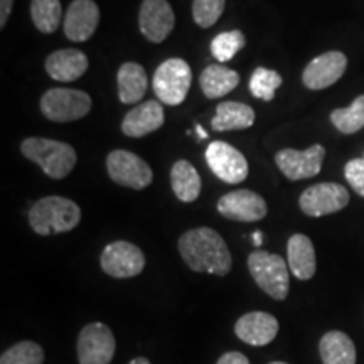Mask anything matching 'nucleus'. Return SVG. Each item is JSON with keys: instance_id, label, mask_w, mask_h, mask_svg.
Wrapping results in <instances>:
<instances>
[{"instance_id": "1", "label": "nucleus", "mask_w": 364, "mask_h": 364, "mask_svg": "<svg viewBox=\"0 0 364 364\" xmlns=\"http://www.w3.org/2000/svg\"><path fill=\"white\" fill-rule=\"evenodd\" d=\"M179 253L193 272L225 277L231 272L233 258L226 241L213 228H194L179 238Z\"/></svg>"}, {"instance_id": "2", "label": "nucleus", "mask_w": 364, "mask_h": 364, "mask_svg": "<svg viewBox=\"0 0 364 364\" xmlns=\"http://www.w3.org/2000/svg\"><path fill=\"white\" fill-rule=\"evenodd\" d=\"M81 221L78 204L63 196H48L39 199L29 211V225L41 236L68 233Z\"/></svg>"}, {"instance_id": "3", "label": "nucleus", "mask_w": 364, "mask_h": 364, "mask_svg": "<svg viewBox=\"0 0 364 364\" xmlns=\"http://www.w3.org/2000/svg\"><path fill=\"white\" fill-rule=\"evenodd\" d=\"M21 152L31 162L38 164L46 176L56 181L70 176L78 161V156L70 144L41 136L26 139L21 144Z\"/></svg>"}, {"instance_id": "4", "label": "nucleus", "mask_w": 364, "mask_h": 364, "mask_svg": "<svg viewBox=\"0 0 364 364\" xmlns=\"http://www.w3.org/2000/svg\"><path fill=\"white\" fill-rule=\"evenodd\" d=\"M248 270L257 285L275 300H285L290 290L289 263L280 255L263 252L250 253Z\"/></svg>"}, {"instance_id": "5", "label": "nucleus", "mask_w": 364, "mask_h": 364, "mask_svg": "<svg viewBox=\"0 0 364 364\" xmlns=\"http://www.w3.org/2000/svg\"><path fill=\"white\" fill-rule=\"evenodd\" d=\"M191 81H193V71L188 63L181 58H171L154 73V93L161 103L177 107L188 97Z\"/></svg>"}, {"instance_id": "6", "label": "nucleus", "mask_w": 364, "mask_h": 364, "mask_svg": "<svg viewBox=\"0 0 364 364\" xmlns=\"http://www.w3.org/2000/svg\"><path fill=\"white\" fill-rule=\"evenodd\" d=\"M91 97L81 90L51 88L41 98V112L51 122L68 124L86 117L91 110Z\"/></svg>"}, {"instance_id": "7", "label": "nucleus", "mask_w": 364, "mask_h": 364, "mask_svg": "<svg viewBox=\"0 0 364 364\" xmlns=\"http://www.w3.org/2000/svg\"><path fill=\"white\" fill-rule=\"evenodd\" d=\"M107 172L115 184L135 191L149 188L154 179L152 169L142 157L122 149L108 154Z\"/></svg>"}, {"instance_id": "8", "label": "nucleus", "mask_w": 364, "mask_h": 364, "mask_svg": "<svg viewBox=\"0 0 364 364\" xmlns=\"http://www.w3.org/2000/svg\"><path fill=\"white\" fill-rule=\"evenodd\" d=\"M100 265L113 279H132L140 275L145 268V255L130 241H113L102 252Z\"/></svg>"}, {"instance_id": "9", "label": "nucleus", "mask_w": 364, "mask_h": 364, "mask_svg": "<svg viewBox=\"0 0 364 364\" xmlns=\"http://www.w3.org/2000/svg\"><path fill=\"white\" fill-rule=\"evenodd\" d=\"M349 204V193L338 182H321L300 194L299 206L304 215L321 218L334 215Z\"/></svg>"}, {"instance_id": "10", "label": "nucleus", "mask_w": 364, "mask_h": 364, "mask_svg": "<svg viewBox=\"0 0 364 364\" xmlns=\"http://www.w3.org/2000/svg\"><path fill=\"white\" fill-rule=\"evenodd\" d=\"M117 351V341L110 327L91 322L78 336L80 364H110Z\"/></svg>"}, {"instance_id": "11", "label": "nucleus", "mask_w": 364, "mask_h": 364, "mask_svg": "<svg viewBox=\"0 0 364 364\" xmlns=\"http://www.w3.org/2000/svg\"><path fill=\"white\" fill-rule=\"evenodd\" d=\"M326 159V149L321 144H314L307 150L282 149L277 152L275 164L287 179L302 181L316 177L322 169Z\"/></svg>"}, {"instance_id": "12", "label": "nucleus", "mask_w": 364, "mask_h": 364, "mask_svg": "<svg viewBox=\"0 0 364 364\" xmlns=\"http://www.w3.org/2000/svg\"><path fill=\"white\" fill-rule=\"evenodd\" d=\"M206 162L218 179L226 184H240L248 176V162L233 145L215 140L206 149Z\"/></svg>"}, {"instance_id": "13", "label": "nucleus", "mask_w": 364, "mask_h": 364, "mask_svg": "<svg viewBox=\"0 0 364 364\" xmlns=\"http://www.w3.org/2000/svg\"><path fill=\"white\" fill-rule=\"evenodd\" d=\"M218 213L231 221L255 223L267 216L268 206L265 199L255 191L236 189L220 198Z\"/></svg>"}, {"instance_id": "14", "label": "nucleus", "mask_w": 364, "mask_h": 364, "mask_svg": "<svg viewBox=\"0 0 364 364\" xmlns=\"http://www.w3.org/2000/svg\"><path fill=\"white\" fill-rule=\"evenodd\" d=\"M176 16L167 0H144L139 11V27L145 39L161 44L174 31Z\"/></svg>"}, {"instance_id": "15", "label": "nucleus", "mask_w": 364, "mask_h": 364, "mask_svg": "<svg viewBox=\"0 0 364 364\" xmlns=\"http://www.w3.org/2000/svg\"><path fill=\"white\" fill-rule=\"evenodd\" d=\"M348 70V58L341 51H329L314 58L302 73V83L312 91L326 90L338 83Z\"/></svg>"}, {"instance_id": "16", "label": "nucleus", "mask_w": 364, "mask_h": 364, "mask_svg": "<svg viewBox=\"0 0 364 364\" xmlns=\"http://www.w3.org/2000/svg\"><path fill=\"white\" fill-rule=\"evenodd\" d=\"M100 22V9L93 0H73L65 16L66 38L75 43H85L95 34Z\"/></svg>"}, {"instance_id": "17", "label": "nucleus", "mask_w": 364, "mask_h": 364, "mask_svg": "<svg viewBox=\"0 0 364 364\" xmlns=\"http://www.w3.org/2000/svg\"><path fill=\"white\" fill-rule=\"evenodd\" d=\"M280 324L277 317L268 312H248L241 316L235 324V334L238 339L255 348L270 344L279 334Z\"/></svg>"}, {"instance_id": "18", "label": "nucleus", "mask_w": 364, "mask_h": 364, "mask_svg": "<svg viewBox=\"0 0 364 364\" xmlns=\"http://www.w3.org/2000/svg\"><path fill=\"white\" fill-rule=\"evenodd\" d=\"M164 107L156 100H149L136 105L135 108L127 113L122 122V132L132 139H142V136L152 134L164 125Z\"/></svg>"}, {"instance_id": "19", "label": "nucleus", "mask_w": 364, "mask_h": 364, "mask_svg": "<svg viewBox=\"0 0 364 364\" xmlns=\"http://www.w3.org/2000/svg\"><path fill=\"white\" fill-rule=\"evenodd\" d=\"M88 56L80 49H59L49 54L44 63L46 73L61 83L80 80L88 71Z\"/></svg>"}, {"instance_id": "20", "label": "nucleus", "mask_w": 364, "mask_h": 364, "mask_svg": "<svg viewBox=\"0 0 364 364\" xmlns=\"http://www.w3.org/2000/svg\"><path fill=\"white\" fill-rule=\"evenodd\" d=\"M287 258H289V268L295 279L311 280L316 275V250L309 236L300 233L290 236L287 243Z\"/></svg>"}, {"instance_id": "21", "label": "nucleus", "mask_w": 364, "mask_h": 364, "mask_svg": "<svg viewBox=\"0 0 364 364\" xmlns=\"http://www.w3.org/2000/svg\"><path fill=\"white\" fill-rule=\"evenodd\" d=\"M118 98L122 103L134 105L142 102L147 93L149 78L147 73L139 63H124L118 70Z\"/></svg>"}, {"instance_id": "22", "label": "nucleus", "mask_w": 364, "mask_h": 364, "mask_svg": "<svg viewBox=\"0 0 364 364\" xmlns=\"http://www.w3.org/2000/svg\"><path fill=\"white\" fill-rule=\"evenodd\" d=\"M255 124V110L247 103L223 102L218 105L211 127L216 132L247 130Z\"/></svg>"}, {"instance_id": "23", "label": "nucleus", "mask_w": 364, "mask_h": 364, "mask_svg": "<svg viewBox=\"0 0 364 364\" xmlns=\"http://www.w3.org/2000/svg\"><path fill=\"white\" fill-rule=\"evenodd\" d=\"M318 353L324 364H356V346L341 331L326 332L318 343Z\"/></svg>"}, {"instance_id": "24", "label": "nucleus", "mask_w": 364, "mask_h": 364, "mask_svg": "<svg viewBox=\"0 0 364 364\" xmlns=\"http://www.w3.org/2000/svg\"><path fill=\"white\" fill-rule=\"evenodd\" d=\"M199 85L204 97L216 100L226 97L240 85V75L225 65H209L199 76Z\"/></svg>"}, {"instance_id": "25", "label": "nucleus", "mask_w": 364, "mask_h": 364, "mask_svg": "<svg viewBox=\"0 0 364 364\" xmlns=\"http://www.w3.org/2000/svg\"><path fill=\"white\" fill-rule=\"evenodd\" d=\"M171 186L182 203H194L201 194V176L189 161H177L171 169Z\"/></svg>"}, {"instance_id": "26", "label": "nucleus", "mask_w": 364, "mask_h": 364, "mask_svg": "<svg viewBox=\"0 0 364 364\" xmlns=\"http://www.w3.org/2000/svg\"><path fill=\"white\" fill-rule=\"evenodd\" d=\"M61 17L63 9L59 0H31V19L39 33H56Z\"/></svg>"}, {"instance_id": "27", "label": "nucleus", "mask_w": 364, "mask_h": 364, "mask_svg": "<svg viewBox=\"0 0 364 364\" xmlns=\"http://www.w3.org/2000/svg\"><path fill=\"white\" fill-rule=\"evenodd\" d=\"M331 122L344 135L356 134L364 129V95H359L349 108H338L332 112Z\"/></svg>"}, {"instance_id": "28", "label": "nucleus", "mask_w": 364, "mask_h": 364, "mask_svg": "<svg viewBox=\"0 0 364 364\" xmlns=\"http://www.w3.org/2000/svg\"><path fill=\"white\" fill-rule=\"evenodd\" d=\"M282 83H284V80H282L279 73L260 66L253 71L252 78H250V91H252L255 98L263 100V102H272Z\"/></svg>"}, {"instance_id": "29", "label": "nucleus", "mask_w": 364, "mask_h": 364, "mask_svg": "<svg viewBox=\"0 0 364 364\" xmlns=\"http://www.w3.org/2000/svg\"><path fill=\"white\" fill-rule=\"evenodd\" d=\"M245 44H247V38L241 31H226L211 41V54L216 61L228 63L245 48Z\"/></svg>"}, {"instance_id": "30", "label": "nucleus", "mask_w": 364, "mask_h": 364, "mask_svg": "<svg viewBox=\"0 0 364 364\" xmlns=\"http://www.w3.org/2000/svg\"><path fill=\"white\" fill-rule=\"evenodd\" d=\"M44 349L34 341H21L2 353L0 364H43Z\"/></svg>"}, {"instance_id": "31", "label": "nucleus", "mask_w": 364, "mask_h": 364, "mask_svg": "<svg viewBox=\"0 0 364 364\" xmlns=\"http://www.w3.org/2000/svg\"><path fill=\"white\" fill-rule=\"evenodd\" d=\"M226 0H193V19L203 29H209L220 21Z\"/></svg>"}, {"instance_id": "32", "label": "nucleus", "mask_w": 364, "mask_h": 364, "mask_svg": "<svg viewBox=\"0 0 364 364\" xmlns=\"http://www.w3.org/2000/svg\"><path fill=\"white\" fill-rule=\"evenodd\" d=\"M344 176L354 193L364 198V157L353 159V161L346 164Z\"/></svg>"}, {"instance_id": "33", "label": "nucleus", "mask_w": 364, "mask_h": 364, "mask_svg": "<svg viewBox=\"0 0 364 364\" xmlns=\"http://www.w3.org/2000/svg\"><path fill=\"white\" fill-rule=\"evenodd\" d=\"M216 364H250V359L245 356L243 353L230 351L223 354V356L218 359Z\"/></svg>"}, {"instance_id": "34", "label": "nucleus", "mask_w": 364, "mask_h": 364, "mask_svg": "<svg viewBox=\"0 0 364 364\" xmlns=\"http://www.w3.org/2000/svg\"><path fill=\"white\" fill-rule=\"evenodd\" d=\"M14 7V0H0V29L7 24L9 16H11Z\"/></svg>"}, {"instance_id": "35", "label": "nucleus", "mask_w": 364, "mask_h": 364, "mask_svg": "<svg viewBox=\"0 0 364 364\" xmlns=\"http://www.w3.org/2000/svg\"><path fill=\"white\" fill-rule=\"evenodd\" d=\"M252 238H253L255 247H260V245L263 243V233H262V231H255V233L252 235Z\"/></svg>"}, {"instance_id": "36", "label": "nucleus", "mask_w": 364, "mask_h": 364, "mask_svg": "<svg viewBox=\"0 0 364 364\" xmlns=\"http://www.w3.org/2000/svg\"><path fill=\"white\" fill-rule=\"evenodd\" d=\"M196 134L199 135V140H204V139H208V134L206 132H204V129H203V125H196Z\"/></svg>"}, {"instance_id": "37", "label": "nucleus", "mask_w": 364, "mask_h": 364, "mask_svg": "<svg viewBox=\"0 0 364 364\" xmlns=\"http://www.w3.org/2000/svg\"><path fill=\"white\" fill-rule=\"evenodd\" d=\"M129 364H150V361L147 358H135V359H132Z\"/></svg>"}, {"instance_id": "38", "label": "nucleus", "mask_w": 364, "mask_h": 364, "mask_svg": "<svg viewBox=\"0 0 364 364\" xmlns=\"http://www.w3.org/2000/svg\"><path fill=\"white\" fill-rule=\"evenodd\" d=\"M268 364H289V363H282V361H273V363H268Z\"/></svg>"}, {"instance_id": "39", "label": "nucleus", "mask_w": 364, "mask_h": 364, "mask_svg": "<svg viewBox=\"0 0 364 364\" xmlns=\"http://www.w3.org/2000/svg\"><path fill=\"white\" fill-rule=\"evenodd\" d=\"M363 157H364V156H363Z\"/></svg>"}]
</instances>
